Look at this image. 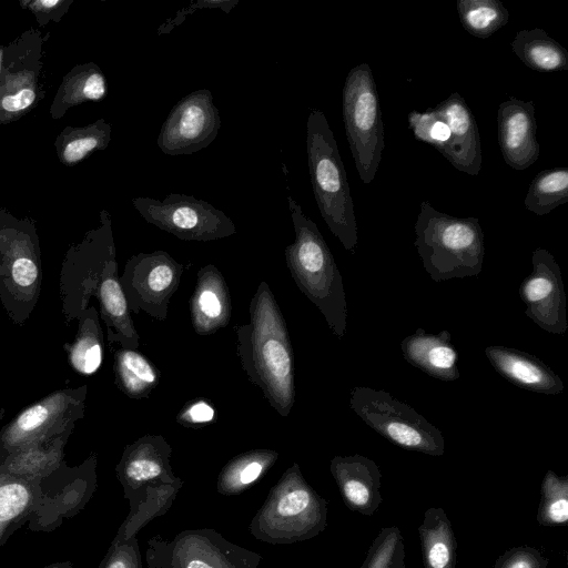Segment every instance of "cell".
Here are the masks:
<instances>
[{"instance_id":"cell-32","label":"cell","mask_w":568,"mask_h":568,"mask_svg":"<svg viewBox=\"0 0 568 568\" xmlns=\"http://www.w3.org/2000/svg\"><path fill=\"white\" fill-rule=\"evenodd\" d=\"M463 28L471 36L486 39L505 27L509 12L499 0H457Z\"/></svg>"},{"instance_id":"cell-4","label":"cell","mask_w":568,"mask_h":568,"mask_svg":"<svg viewBox=\"0 0 568 568\" xmlns=\"http://www.w3.org/2000/svg\"><path fill=\"white\" fill-rule=\"evenodd\" d=\"M306 153L320 213L344 248L355 253L357 224L346 171L325 114L311 109L306 121Z\"/></svg>"},{"instance_id":"cell-42","label":"cell","mask_w":568,"mask_h":568,"mask_svg":"<svg viewBox=\"0 0 568 568\" xmlns=\"http://www.w3.org/2000/svg\"><path fill=\"white\" fill-rule=\"evenodd\" d=\"M37 93L33 88L26 87L0 98V111L2 114H18L29 109L36 101Z\"/></svg>"},{"instance_id":"cell-29","label":"cell","mask_w":568,"mask_h":568,"mask_svg":"<svg viewBox=\"0 0 568 568\" xmlns=\"http://www.w3.org/2000/svg\"><path fill=\"white\" fill-rule=\"evenodd\" d=\"M278 459V453L268 448H256L241 453L221 469L216 490L223 496H236L248 489L267 473Z\"/></svg>"},{"instance_id":"cell-17","label":"cell","mask_w":568,"mask_h":568,"mask_svg":"<svg viewBox=\"0 0 568 568\" xmlns=\"http://www.w3.org/2000/svg\"><path fill=\"white\" fill-rule=\"evenodd\" d=\"M531 262L532 271L519 286L525 315L546 332L565 335L567 298L560 267L554 255L541 247L534 251Z\"/></svg>"},{"instance_id":"cell-47","label":"cell","mask_w":568,"mask_h":568,"mask_svg":"<svg viewBox=\"0 0 568 568\" xmlns=\"http://www.w3.org/2000/svg\"><path fill=\"white\" fill-rule=\"evenodd\" d=\"M1 57H2V51L0 49V68H1Z\"/></svg>"},{"instance_id":"cell-19","label":"cell","mask_w":568,"mask_h":568,"mask_svg":"<svg viewBox=\"0 0 568 568\" xmlns=\"http://www.w3.org/2000/svg\"><path fill=\"white\" fill-rule=\"evenodd\" d=\"M433 108L450 130V138L439 153L458 171L477 176L483 161L480 135L465 99L454 92Z\"/></svg>"},{"instance_id":"cell-21","label":"cell","mask_w":568,"mask_h":568,"mask_svg":"<svg viewBox=\"0 0 568 568\" xmlns=\"http://www.w3.org/2000/svg\"><path fill=\"white\" fill-rule=\"evenodd\" d=\"M485 354L504 378L535 393L557 395L564 390L561 378L538 357L511 347L491 345Z\"/></svg>"},{"instance_id":"cell-13","label":"cell","mask_w":568,"mask_h":568,"mask_svg":"<svg viewBox=\"0 0 568 568\" xmlns=\"http://www.w3.org/2000/svg\"><path fill=\"white\" fill-rule=\"evenodd\" d=\"M132 204L148 223L183 241L207 242L236 233L223 211L193 195L171 193L162 201L139 196Z\"/></svg>"},{"instance_id":"cell-45","label":"cell","mask_w":568,"mask_h":568,"mask_svg":"<svg viewBox=\"0 0 568 568\" xmlns=\"http://www.w3.org/2000/svg\"><path fill=\"white\" fill-rule=\"evenodd\" d=\"M404 559H405V558L400 559V560L397 562V565H396V567H395V568H407V567H406V565H405Z\"/></svg>"},{"instance_id":"cell-27","label":"cell","mask_w":568,"mask_h":568,"mask_svg":"<svg viewBox=\"0 0 568 568\" xmlns=\"http://www.w3.org/2000/svg\"><path fill=\"white\" fill-rule=\"evenodd\" d=\"M39 495L38 481L0 471V546L29 520Z\"/></svg>"},{"instance_id":"cell-39","label":"cell","mask_w":568,"mask_h":568,"mask_svg":"<svg viewBox=\"0 0 568 568\" xmlns=\"http://www.w3.org/2000/svg\"><path fill=\"white\" fill-rule=\"evenodd\" d=\"M549 559L530 546H517L504 551L493 568H547Z\"/></svg>"},{"instance_id":"cell-35","label":"cell","mask_w":568,"mask_h":568,"mask_svg":"<svg viewBox=\"0 0 568 568\" xmlns=\"http://www.w3.org/2000/svg\"><path fill=\"white\" fill-rule=\"evenodd\" d=\"M61 87L62 104L68 108L84 101H100L106 94V82L93 63L79 68Z\"/></svg>"},{"instance_id":"cell-34","label":"cell","mask_w":568,"mask_h":568,"mask_svg":"<svg viewBox=\"0 0 568 568\" xmlns=\"http://www.w3.org/2000/svg\"><path fill=\"white\" fill-rule=\"evenodd\" d=\"M111 140V125L103 119L82 129H77L67 138L60 149V159L65 164H75L97 150H103Z\"/></svg>"},{"instance_id":"cell-5","label":"cell","mask_w":568,"mask_h":568,"mask_svg":"<svg viewBox=\"0 0 568 568\" xmlns=\"http://www.w3.org/2000/svg\"><path fill=\"white\" fill-rule=\"evenodd\" d=\"M415 234L418 255L433 281L477 276L481 272L484 232L477 217L452 216L424 201Z\"/></svg>"},{"instance_id":"cell-8","label":"cell","mask_w":568,"mask_h":568,"mask_svg":"<svg viewBox=\"0 0 568 568\" xmlns=\"http://www.w3.org/2000/svg\"><path fill=\"white\" fill-rule=\"evenodd\" d=\"M42 265L34 227L21 221H0V302L16 325L31 316L40 297Z\"/></svg>"},{"instance_id":"cell-2","label":"cell","mask_w":568,"mask_h":568,"mask_svg":"<svg viewBox=\"0 0 568 568\" xmlns=\"http://www.w3.org/2000/svg\"><path fill=\"white\" fill-rule=\"evenodd\" d=\"M172 447L162 435H144L125 446L115 466L130 510L114 538L126 539L173 505L183 480L171 466Z\"/></svg>"},{"instance_id":"cell-46","label":"cell","mask_w":568,"mask_h":568,"mask_svg":"<svg viewBox=\"0 0 568 568\" xmlns=\"http://www.w3.org/2000/svg\"><path fill=\"white\" fill-rule=\"evenodd\" d=\"M4 413H6L4 408L0 407V422L3 419Z\"/></svg>"},{"instance_id":"cell-23","label":"cell","mask_w":568,"mask_h":568,"mask_svg":"<svg viewBox=\"0 0 568 568\" xmlns=\"http://www.w3.org/2000/svg\"><path fill=\"white\" fill-rule=\"evenodd\" d=\"M404 358L430 377L452 382L459 378L457 352L448 331L437 334L417 328L400 342Z\"/></svg>"},{"instance_id":"cell-22","label":"cell","mask_w":568,"mask_h":568,"mask_svg":"<svg viewBox=\"0 0 568 568\" xmlns=\"http://www.w3.org/2000/svg\"><path fill=\"white\" fill-rule=\"evenodd\" d=\"M232 304L226 282L214 265L197 271L196 284L190 298L192 327L199 335H210L225 327Z\"/></svg>"},{"instance_id":"cell-20","label":"cell","mask_w":568,"mask_h":568,"mask_svg":"<svg viewBox=\"0 0 568 568\" xmlns=\"http://www.w3.org/2000/svg\"><path fill=\"white\" fill-rule=\"evenodd\" d=\"M329 470L349 510L372 516L381 506L382 473L374 460L359 454L335 456Z\"/></svg>"},{"instance_id":"cell-12","label":"cell","mask_w":568,"mask_h":568,"mask_svg":"<svg viewBox=\"0 0 568 568\" xmlns=\"http://www.w3.org/2000/svg\"><path fill=\"white\" fill-rule=\"evenodd\" d=\"M88 386L54 390L20 410L0 429V465L26 446L52 438L83 418Z\"/></svg>"},{"instance_id":"cell-30","label":"cell","mask_w":568,"mask_h":568,"mask_svg":"<svg viewBox=\"0 0 568 568\" xmlns=\"http://www.w3.org/2000/svg\"><path fill=\"white\" fill-rule=\"evenodd\" d=\"M113 371L116 386L133 399L148 397L160 379L156 367L138 349L120 347L114 354Z\"/></svg>"},{"instance_id":"cell-24","label":"cell","mask_w":568,"mask_h":568,"mask_svg":"<svg viewBox=\"0 0 568 568\" xmlns=\"http://www.w3.org/2000/svg\"><path fill=\"white\" fill-rule=\"evenodd\" d=\"M73 429L13 452L1 463L0 471L39 483L65 463L64 447Z\"/></svg>"},{"instance_id":"cell-43","label":"cell","mask_w":568,"mask_h":568,"mask_svg":"<svg viewBox=\"0 0 568 568\" xmlns=\"http://www.w3.org/2000/svg\"><path fill=\"white\" fill-rule=\"evenodd\" d=\"M27 6L38 17H52V13L59 11L67 2L60 0H37L21 2Z\"/></svg>"},{"instance_id":"cell-36","label":"cell","mask_w":568,"mask_h":568,"mask_svg":"<svg viewBox=\"0 0 568 568\" xmlns=\"http://www.w3.org/2000/svg\"><path fill=\"white\" fill-rule=\"evenodd\" d=\"M405 558L404 539L398 527H384L371 544L361 568H395Z\"/></svg>"},{"instance_id":"cell-38","label":"cell","mask_w":568,"mask_h":568,"mask_svg":"<svg viewBox=\"0 0 568 568\" xmlns=\"http://www.w3.org/2000/svg\"><path fill=\"white\" fill-rule=\"evenodd\" d=\"M99 568H143L136 536L114 538Z\"/></svg>"},{"instance_id":"cell-14","label":"cell","mask_w":568,"mask_h":568,"mask_svg":"<svg viewBox=\"0 0 568 568\" xmlns=\"http://www.w3.org/2000/svg\"><path fill=\"white\" fill-rule=\"evenodd\" d=\"M183 272L184 265L165 251L132 255L119 276L130 312L143 311L156 320H165Z\"/></svg>"},{"instance_id":"cell-18","label":"cell","mask_w":568,"mask_h":568,"mask_svg":"<svg viewBox=\"0 0 568 568\" xmlns=\"http://www.w3.org/2000/svg\"><path fill=\"white\" fill-rule=\"evenodd\" d=\"M535 103L510 97L497 110L498 144L506 164L525 170L539 158Z\"/></svg>"},{"instance_id":"cell-41","label":"cell","mask_w":568,"mask_h":568,"mask_svg":"<svg viewBox=\"0 0 568 568\" xmlns=\"http://www.w3.org/2000/svg\"><path fill=\"white\" fill-rule=\"evenodd\" d=\"M214 417L215 410L212 405L203 399H197L186 404L179 412L176 420L183 426L196 427L212 423Z\"/></svg>"},{"instance_id":"cell-7","label":"cell","mask_w":568,"mask_h":568,"mask_svg":"<svg viewBox=\"0 0 568 568\" xmlns=\"http://www.w3.org/2000/svg\"><path fill=\"white\" fill-rule=\"evenodd\" d=\"M115 255L111 220L103 211L100 226L71 246L62 261L59 291L67 325L78 318L92 297L100 300L119 278Z\"/></svg>"},{"instance_id":"cell-28","label":"cell","mask_w":568,"mask_h":568,"mask_svg":"<svg viewBox=\"0 0 568 568\" xmlns=\"http://www.w3.org/2000/svg\"><path fill=\"white\" fill-rule=\"evenodd\" d=\"M513 52L531 70L555 72L568 70V52L544 29H524L511 41Z\"/></svg>"},{"instance_id":"cell-16","label":"cell","mask_w":568,"mask_h":568,"mask_svg":"<svg viewBox=\"0 0 568 568\" xmlns=\"http://www.w3.org/2000/svg\"><path fill=\"white\" fill-rule=\"evenodd\" d=\"M221 116L210 90L182 98L163 122L156 144L168 155H187L209 146L217 136Z\"/></svg>"},{"instance_id":"cell-1","label":"cell","mask_w":568,"mask_h":568,"mask_svg":"<svg viewBox=\"0 0 568 568\" xmlns=\"http://www.w3.org/2000/svg\"><path fill=\"white\" fill-rule=\"evenodd\" d=\"M250 322L235 327L243 371L283 417L295 403L293 348L280 306L266 282L251 298Z\"/></svg>"},{"instance_id":"cell-9","label":"cell","mask_w":568,"mask_h":568,"mask_svg":"<svg viewBox=\"0 0 568 568\" xmlns=\"http://www.w3.org/2000/svg\"><path fill=\"white\" fill-rule=\"evenodd\" d=\"M343 120L362 182L371 183L385 148L384 124L373 72L362 62L347 73L342 93Z\"/></svg>"},{"instance_id":"cell-15","label":"cell","mask_w":568,"mask_h":568,"mask_svg":"<svg viewBox=\"0 0 568 568\" xmlns=\"http://www.w3.org/2000/svg\"><path fill=\"white\" fill-rule=\"evenodd\" d=\"M97 455L91 454L81 465L70 467L63 463L41 479L38 500L28 520L30 529L52 530L83 508L97 487Z\"/></svg>"},{"instance_id":"cell-11","label":"cell","mask_w":568,"mask_h":568,"mask_svg":"<svg viewBox=\"0 0 568 568\" xmlns=\"http://www.w3.org/2000/svg\"><path fill=\"white\" fill-rule=\"evenodd\" d=\"M262 556L225 539L211 528L186 529L172 539H149V568H258Z\"/></svg>"},{"instance_id":"cell-40","label":"cell","mask_w":568,"mask_h":568,"mask_svg":"<svg viewBox=\"0 0 568 568\" xmlns=\"http://www.w3.org/2000/svg\"><path fill=\"white\" fill-rule=\"evenodd\" d=\"M239 0H197L193 1L187 7H184L176 11L175 16L165 20L156 30L159 36L171 32L174 28L179 27L185 19L194 13L197 9H221L229 13L236 4Z\"/></svg>"},{"instance_id":"cell-3","label":"cell","mask_w":568,"mask_h":568,"mask_svg":"<svg viewBox=\"0 0 568 568\" xmlns=\"http://www.w3.org/2000/svg\"><path fill=\"white\" fill-rule=\"evenodd\" d=\"M295 240L285 248L288 271L300 291L320 310L328 327L342 338L347 325L343 278L317 225L287 195Z\"/></svg>"},{"instance_id":"cell-37","label":"cell","mask_w":568,"mask_h":568,"mask_svg":"<svg viewBox=\"0 0 568 568\" xmlns=\"http://www.w3.org/2000/svg\"><path fill=\"white\" fill-rule=\"evenodd\" d=\"M408 125L416 140L432 145L438 152L450 138L449 126L438 116L434 108H428L424 112L412 111L408 114Z\"/></svg>"},{"instance_id":"cell-44","label":"cell","mask_w":568,"mask_h":568,"mask_svg":"<svg viewBox=\"0 0 568 568\" xmlns=\"http://www.w3.org/2000/svg\"><path fill=\"white\" fill-rule=\"evenodd\" d=\"M43 568H73V565L71 561H61V562L51 564Z\"/></svg>"},{"instance_id":"cell-10","label":"cell","mask_w":568,"mask_h":568,"mask_svg":"<svg viewBox=\"0 0 568 568\" xmlns=\"http://www.w3.org/2000/svg\"><path fill=\"white\" fill-rule=\"evenodd\" d=\"M349 407L369 427L398 447L430 456L445 453L440 430L412 406L385 390L355 386L351 392Z\"/></svg>"},{"instance_id":"cell-26","label":"cell","mask_w":568,"mask_h":568,"mask_svg":"<svg viewBox=\"0 0 568 568\" xmlns=\"http://www.w3.org/2000/svg\"><path fill=\"white\" fill-rule=\"evenodd\" d=\"M78 331L63 345L70 367L81 375H92L101 366L104 352L100 315L94 305H89L78 316Z\"/></svg>"},{"instance_id":"cell-25","label":"cell","mask_w":568,"mask_h":568,"mask_svg":"<svg viewBox=\"0 0 568 568\" xmlns=\"http://www.w3.org/2000/svg\"><path fill=\"white\" fill-rule=\"evenodd\" d=\"M417 532L424 568H456L457 540L443 508H428Z\"/></svg>"},{"instance_id":"cell-31","label":"cell","mask_w":568,"mask_h":568,"mask_svg":"<svg viewBox=\"0 0 568 568\" xmlns=\"http://www.w3.org/2000/svg\"><path fill=\"white\" fill-rule=\"evenodd\" d=\"M568 202V168H554L539 172L529 184L525 207L538 216L550 213Z\"/></svg>"},{"instance_id":"cell-33","label":"cell","mask_w":568,"mask_h":568,"mask_svg":"<svg viewBox=\"0 0 568 568\" xmlns=\"http://www.w3.org/2000/svg\"><path fill=\"white\" fill-rule=\"evenodd\" d=\"M540 526L558 527L568 523V476H558L549 469L540 486V501L537 509Z\"/></svg>"},{"instance_id":"cell-6","label":"cell","mask_w":568,"mask_h":568,"mask_svg":"<svg viewBox=\"0 0 568 568\" xmlns=\"http://www.w3.org/2000/svg\"><path fill=\"white\" fill-rule=\"evenodd\" d=\"M327 506L293 463L270 489L248 529L257 540L271 545L310 540L325 530Z\"/></svg>"}]
</instances>
